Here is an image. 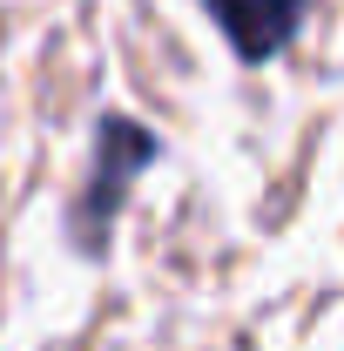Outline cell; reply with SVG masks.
<instances>
[{
	"label": "cell",
	"mask_w": 344,
	"mask_h": 351,
	"mask_svg": "<svg viewBox=\"0 0 344 351\" xmlns=\"http://www.w3.org/2000/svg\"><path fill=\"white\" fill-rule=\"evenodd\" d=\"M156 149H162V142L142 129V122H129V115H101L95 156H88V189L75 196V210H68L82 250H101V243H108V223H115V210L129 203V182L156 162Z\"/></svg>",
	"instance_id": "6da1fadb"
},
{
	"label": "cell",
	"mask_w": 344,
	"mask_h": 351,
	"mask_svg": "<svg viewBox=\"0 0 344 351\" xmlns=\"http://www.w3.org/2000/svg\"><path fill=\"white\" fill-rule=\"evenodd\" d=\"M216 14V27L230 34V47L243 54V61H270L277 47L297 34L304 7L310 0H203Z\"/></svg>",
	"instance_id": "7a4b0ae2"
}]
</instances>
